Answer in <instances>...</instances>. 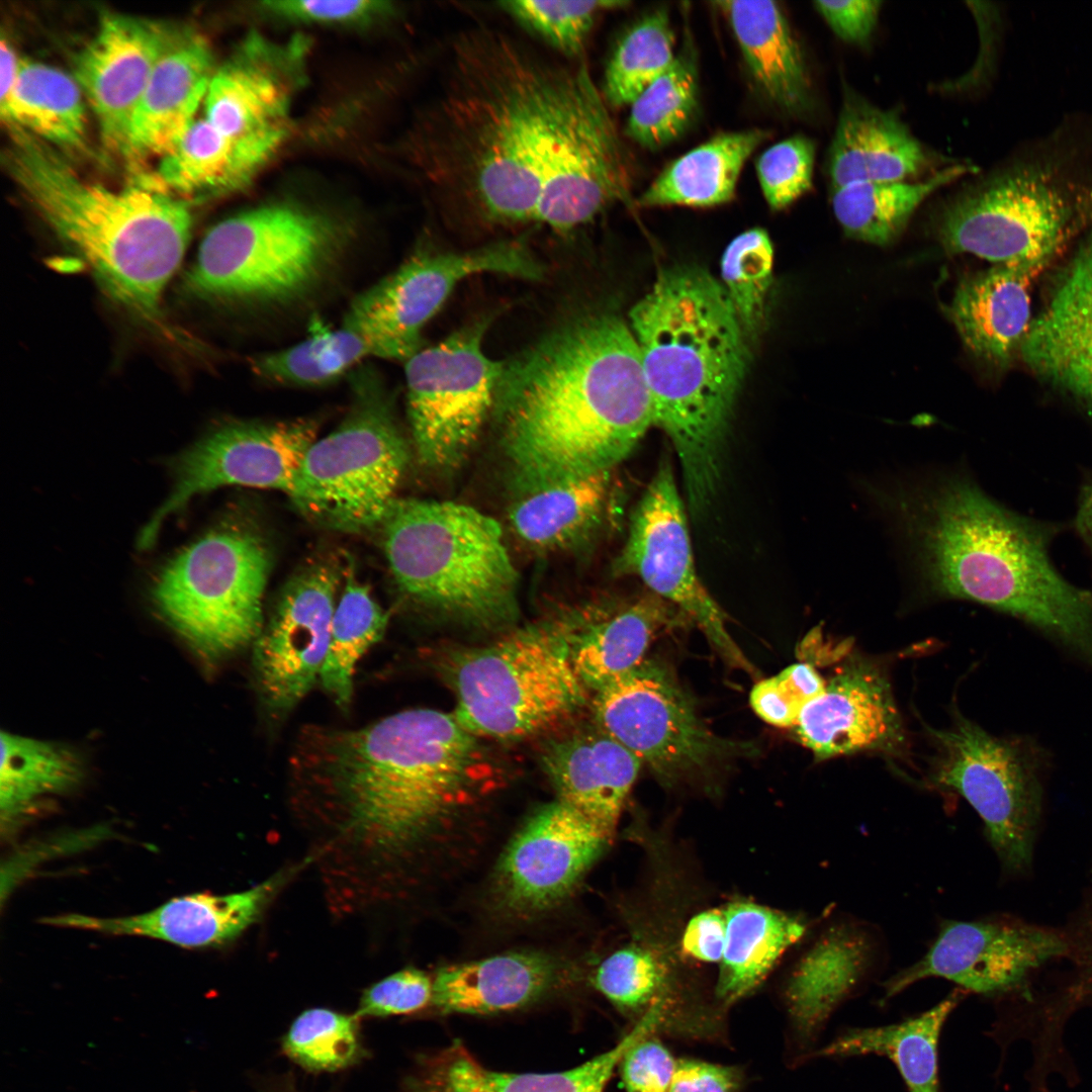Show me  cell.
<instances>
[{"mask_svg": "<svg viewBox=\"0 0 1092 1092\" xmlns=\"http://www.w3.org/2000/svg\"><path fill=\"white\" fill-rule=\"evenodd\" d=\"M424 138L431 186L490 223L581 226L631 196V161L586 64L488 27L450 42Z\"/></svg>", "mask_w": 1092, "mask_h": 1092, "instance_id": "1", "label": "cell"}, {"mask_svg": "<svg viewBox=\"0 0 1092 1092\" xmlns=\"http://www.w3.org/2000/svg\"><path fill=\"white\" fill-rule=\"evenodd\" d=\"M490 768L480 738L429 708L358 729L307 726L290 758L295 802L322 831L333 887L347 899L385 893L441 849Z\"/></svg>", "mask_w": 1092, "mask_h": 1092, "instance_id": "2", "label": "cell"}, {"mask_svg": "<svg viewBox=\"0 0 1092 1092\" xmlns=\"http://www.w3.org/2000/svg\"><path fill=\"white\" fill-rule=\"evenodd\" d=\"M492 414L523 491L609 472L654 425L630 326L608 311L566 318L503 360Z\"/></svg>", "mask_w": 1092, "mask_h": 1092, "instance_id": "3", "label": "cell"}, {"mask_svg": "<svg viewBox=\"0 0 1092 1092\" xmlns=\"http://www.w3.org/2000/svg\"><path fill=\"white\" fill-rule=\"evenodd\" d=\"M879 504L932 593L1014 616L1092 668V592L1059 573L1039 528L960 475L896 485Z\"/></svg>", "mask_w": 1092, "mask_h": 1092, "instance_id": "4", "label": "cell"}, {"mask_svg": "<svg viewBox=\"0 0 1092 1092\" xmlns=\"http://www.w3.org/2000/svg\"><path fill=\"white\" fill-rule=\"evenodd\" d=\"M654 425L676 451L689 503L712 496L730 417L749 360L746 335L722 285L706 269L662 270L630 311Z\"/></svg>", "mask_w": 1092, "mask_h": 1092, "instance_id": "5", "label": "cell"}, {"mask_svg": "<svg viewBox=\"0 0 1092 1092\" xmlns=\"http://www.w3.org/2000/svg\"><path fill=\"white\" fill-rule=\"evenodd\" d=\"M10 177L54 233L119 304L151 324L187 247V204L149 186L112 189L81 178L49 146L15 129Z\"/></svg>", "mask_w": 1092, "mask_h": 1092, "instance_id": "6", "label": "cell"}, {"mask_svg": "<svg viewBox=\"0 0 1092 1092\" xmlns=\"http://www.w3.org/2000/svg\"><path fill=\"white\" fill-rule=\"evenodd\" d=\"M354 235L347 219L328 210L263 203L207 232L183 287L196 299L251 311L297 307L333 281Z\"/></svg>", "mask_w": 1092, "mask_h": 1092, "instance_id": "7", "label": "cell"}, {"mask_svg": "<svg viewBox=\"0 0 1092 1092\" xmlns=\"http://www.w3.org/2000/svg\"><path fill=\"white\" fill-rule=\"evenodd\" d=\"M398 588L462 623L496 628L518 615V571L500 525L463 504L395 499L380 525Z\"/></svg>", "mask_w": 1092, "mask_h": 1092, "instance_id": "8", "label": "cell"}, {"mask_svg": "<svg viewBox=\"0 0 1092 1092\" xmlns=\"http://www.w3.org/2000/svg\"><path fill=\"white\" fill-rule=\"evenodd\" d=\"M1063 161L1028 156L959 194L941 216L945 250L1037 275L1092 210V183Z\"/></svg>", "mask_w": 1092, "mask_h": 1092, "instance_id": "9", "label": "cell"}, {"mask_svg": "<svg viewBox=\"0 0 1092 1092\" xmlns=\"http://www.w3.org/2000/svg\"><path fill=\"white\" fill-rule=\"evenodd\" d=\"M436 663L455 695L454 716L480 739L542 733L581 709L589 692L558 626L527 627L482 646L455 647Z\"/></svg>", "mask_w": 1092, "mask_h": 1092, "instance_id": "10", "label": "cell"}, {"mask_svg": "<svg viewBox=\"0 0 1092 1092\" xmlns=\"http://www.w3.org/2000/svg\"><path fill=\"white\" fill-rule=\"evenodd\" d=\"M349 380L351 408L335 430L309 447L290 497L325 526L362 532L383 522L408 455L380 372L359 365Z\"/></svg>", "mask_w": 1092, "mask_h": 1092, "instance_id": "11", "label": "cell"}, {"mask_svg": "<svg viewBox=\"0 0 1092 1092\" xmlns=\"http://www.w3.org/2000/svg\"><path fill=\"white\" fill-rule=\"evenodd\" d=\"M267 544L242 527L205 534L158 575L153 598L167 623L207 665L253 644L264 625Z\"/></svg>", "mask_w": 1092, "mask_h": 1092, "instance_id": "12", "label": "cell"}, {"mask_svg": "<svg viewBox=\"0 0 1092 1092\" xmlns=\"http://www.w3.org/2000/svg\"><path fill=\"white\" fill-rule=\"evenodd\" d=\"M934 736L940 751L934 784L976 810L1006 872L1026 873L1042 814V750L1029 738L997 737L965 718Z\"/></svg>", "mask_w": 1092, "mask_h": 1092, "instance_id": "13", "label": "cell"}, {"mask_svg": "<svg viewBox=\"0 0 1092 1092\" xmlns=\"http://www.w3.org/2000/svg\"><path fill=\"white\" fill-rule=\"evenodd\" d=\"M545 268L525 241L502 240L461 252H424L357 294L341 325L367 340L374 357L406 362L426 324L454 287L479 273L539 280Z\"/></svg>", "mask_w": 1092, "mask_h": 1092, "instance_id": "14", "label": "cell"}, {"mask_svg": "<svg viewBox=\"0 0 1092 1092\" xmlns=\"http://www.w3.org/2000/svg\"><path fill=\"white\" fill-rule=\"evenodd\" d=\"M595 723L664 783L704 774L743 745L715 734L670 669L645 658L596 690Z\"/></svg>", "mask_w": 1092, "mask_h": 1092, "instance_id": "15", "label": "cell"}, {"mask_svg": "<svg viewBox=\"0 0 1092 1092\" xmlns=\"http://www.w3.org/2000/svg\"><path fill=\"white\" fill-rule=\"evenodd\" d=\"M484 316L405 364L406 411L419 460L431 469L458 466L492 414L503 360L482 350Z\"/></svg>", "mask_w": 1092, "mask_h": 1092, "instance_id": "16", "label": "cell"}, {"mask_svg": "<svg viewBox=\"0 0 1092 1092\" xmlns=\"http://www.w3.org/2000/svg\"><path fill=\"white\" fill-rule=\"evenodd\" d=\"M614 570L638 576L655 596L693 620L729 665L754 672L729 634L723 610L697 574L685 508L669 462L660 463L635 508Z\"/></svg>", "mask_w": 1092, "mask_h": 1092, "instance_id": "17", "label": "cell"}, {"mask_svg": "<svg viewBox=\"0 0 1092 1092\" xmlns=\"http://www.w3.org/2000/svg\"><path fill=\"white\" fill-rule=\"evenodd\" d=\"M316 432L311 420L232 422L212 431L177 461L173 491L143 529L140 547H150L167 516L199 493L241 485L291 496Z\"/></svg>", "mask_w": 1092, "mask_h": 1092, "instance_id": "18", "label": "cell"}, {"mask_svg": "<svg viewBox=\"0 0 1092 1092\" xmlns=\"http://www.w3.org/2000/svg\"><path fill=\"white\" fill-rule=\"evenodd\" d=\"M308 41L279 42L251 32L213 72L204 118L221 134L267 162L290 129L291 106L305 81Z\"/></svg>", "mask_w": 1092, "mask_h": 1092, "instance_id": "19", "label": "cell"}, {"mask_svg": "<svg viewBox=\"0 0 1092 1092\" xmlns=\"http://www.w3.org/2000/svg\"><path fill=\"white\" fill-rule=\"evenodd\" d=\"M1062 930L999 916L944 922L916 964L885 983L892 997L927 978H943L964 991L994 995L1022 987L1044 965L1065 959Z\"/></svg>", "mask_w": 1092, "mask_h": 1092, "instance_id": "20", "label": "cell"}, {"mask_svg": "<svg viewBox=\"0 0 1092 1092\" xmlns=\"http://www.w3.org/2000/svg\"><path fill=\"white\" fill-rule=\"evenodd\" d=\"M611 838L558 800L542 806L502 853L490 888L494 906L518 919L556 908L572 894Z\"/></svg>", "mask_w": 1092, "mask_h": 1092, "instance_id": "21", "label": "cell"}, {"mask_svg": "<svg viewBox=\"0 0 1092 1092\" xmlns=\"http://www.w3.org/2000/svg\"><path fill=\"white\" fill-rule=\"evenodd\" d=\"M342 573L332 559L302 568L284 586L253 643L257 687L273 716L290 712L320 678Z\"/></svg>", "mask_w": 1092, "mask_h": 1092, "instance_id": "22", "label": "cell"}, {"mask_svg": "<svg viewBox=\"0 0 1092 1092\" xmlns=\"http://www.w3.org/2000/svg\"><path fill=\"white\" fill-rule=\"evenodd\" d=\"M176 33L141 17L106 14L75 58V80L98 120L104 143L128 155L136 105Z\"/></svg>", "mask_w": 1092, "mask_h": 1092, "instance_id": "23", "label": "cell"}, {"mask_svg": "<svg viewBox=\"0 0 1092 1092\" xmlns=\"http://www.w3.org/2000/svg\"><path fill=\"white\" fill-rule=\"evenodd\" d=\"M818 760L862 751L897 752L904 741L888 678L867 660L852 659L826 682L794 727Z\"/></svg>", "mask_w": 1092, "mask_h": 1092, "instance_id": "24", "label": "cell"}, {"mask_svg": "<svg viewBox=\"0 0 1092 1092\" xmlns=\"http://www.w3.org/2000/svg\"><path fill=\"white\" fill-rule=\"evenodd\" d=\"M1019 352L1036 375L1092 412V228L1058 274Z\"/></svg>", "mask_w": 1092, "mask_h": 1092, "instance_id": "25", "label": "cell"}, {"mask_svg": "<svg viewBox=\"0 0 1092 1092\" xmlns=\"http://www.w3.org/2000/svg\"><path fill=\"white\" fill-rule=\"evenodd\" d=\"M286 879L277 874L246 891L174 898L152 911L123 917L66 914L42 919L49 925L111 935L145 936L186 948L225 944L254 924Z\"/></svg>", "mask_w": 1092, "mask_h": 1092, "instance_id": "26", "label": "cell"}, {"mask_svg": "<svg viewBox=\"0 0 1092 1092\" xmlns=\"http://www.w3.org/2000/svg\"><path fill=\"white\" fill-rule=\"evenodd\" d=\"M660 1020L648 1013L612 1049L563 1072L507 1073L482 1066L460 1040L422 1057L405 1092H604L626 1051L640 1038L659 1034Z\"/></svg>", "mask_w": 1092, "mask_h": 1092, "instance_id": "27", "label": "cell"}, {"mask_svg": "<svg viewBox=\"0 0 1092 1092\" xmlns=\"http://www.w3.org/2000/svg\"><path fill=\"white\" fill-rule=\"evenodd\" d=\"M540 758L557 800L612 837L642 766L637 756L595 723L549 739Z\"/></svg>", "mask_w": 1092, "mask_h": 1092, "instance_id": "28", "label": "cell"}, {"mask_svg": "<svg viewBox=\"0 0 1092 1092\" xmlns=\"http://www.w3.org/2000/svg\"><path fill=\"white\" fill-rule=\"evenodd\" d=\"M208 42L199 34H176L158 61L134 110L128 156H164L182 141L213 75Z\"/></svg>", "mask_w": 1092, "mask_h": 1092, "instance_id": "29", "label": "cell"}, {"mask_svg": "<svg viewBox=\"0 0 1092 1092\" xmlns=\"http://www.w3.org/2000/svg\"><path fill=\"white\" fill-rule=\"evenodd\" d=\"M929 162L921 143L896 113L844 91L827 159L832 190L856 183L908 181Z\"/></svg>", "mask_w": 1092, "mask_h": 1092, "instance_id": "30", "label": "cell"}, {"mask_svg": "<svg viewBox=\"0 0 1092 1092\" xmlns=\"http://www.w3.org/2000/svg\"><path fill=\"white\" fill-rule=\"evenodd\" d=\"M563 970L540 952H510L440 969L431 1004L441 1013L487 1015L537 1003L563 982Z\"/></svg>", "mask_w": 1092, "mask_h": 1092, "instance_id": "31", "label": "cell"}, {"mask_svg": "<svg viewBox=\"0 0 1092 1092\" xmlns=\"http://www.w3.org/2000/svg\"><path fill=\"white\" fill-rule=\"evenodd\" d=\"M877 941L857 922L829 926L793 972L786 1000L795 1030L810 1039L876 963Z\"/></svg>", "mask_w": 1092, "mask_h": 1092, "instance_id": "32", "label": "cell"}, {"mask_svg": "<svg viewBox=\"0 0 1092 1092\" xmlns=\"http://www.w3.org/2000/svg\"><path fill=\"white\" fill-rule=\"evenodd\" d=\"M746 68L761 95L791 115L807 113L812 87L805 58L786 14L775 1H718Z\"/></svg>", "mask_w": 1092, "mask_h": 1092, "instance_id": "33", "label": "cell"}, {"mask_svg": "<svg viewBox=\"0 0 1092 1092\" xmlns=\"http://www.w3.org/2000/svg\"><path fill=\"white\" fill-rule=\"evenodd\" d=\"M1028 271L995 265L964 279L949 315L968 350L993 364L1007 363L1020 349L1031 323Z\"/></svg>", "mask_w": 1092, "mask_h": 1092, "instance_id": "34", "label": "cell"}, {"mask_svg": "<svg viewBox=\"0 0 1092 1092\" xmlns=\"http://www.w3.org/2000/svg\"><path fill=\"white\" fill-rule=\"evenodd\" d=\"M670 604L657 596L596 611L579 624L558 628L574 669L595 692L645 659L657 634L674 623Z\"/></svg>", "mask_w": 1092, "mask_h": 1092, "instance_id": "35", "label": "cell"}, {"mask_svg": "<svg viewBox=\"0 0 1092 1092\" xmlns=\"http://www.w3.org/2000/svg\"><path fill=\"white\" fill-rule=\"evenodd\" d=\"M767 138L760 128L718 133L669 163L636 202L643 207L729 202L746 161Z\"/></svg>", "mask_w": 1092, "mask_h": 1092, "instance_id": "36", "label": "cell"}, {"mask_svg": "<svg viewBox=\"0 0 1092 1092\" xmlns=\"http://www.w3.org/2000/svg\"><path fill=\"white\" fill-rule=\"evenodd\" d=\"M610 471L523 491L511 507L516 536L541 551L573 547L595 532L607 508Z\"/></svg>", "mask_w": 1092, "mask_h": 1092, "instance_id": "37", "label": "cell"}, {"mask_svg": "<svg viewBox=\"0 0 1092 1092\" xmlns=\"http://www.w3.org/2000/svg\"><path fill=\"white\" fill-rule=\"evenodd\" d=\"M723 910L726 942L716 996L728 1005L765 979L783 953L804 935L806 925L796 916L749 901H734Z\"/></svg>", "mask_w": 1092, "mask_h": 1092, "instance_id": "38", "label": "cell"}, {"mask_svg": "<svg viewBox=\"0 0 1092 1092\" xmlns=\"http://www.w3.org/2000/svg\"><path fill=\"white\" fill-rule=\"evenodd\" d=\"M963 992L958 989L929 1010L898 1023L848 1029L816 1055L885 1056L896 1065L909 1092H938L939 1036Z\"/></svg>", "mask_w": 1092, "mask_h": 1092, "instance_id": "39", "label": "cell"}, {"mask_svg": "<svg viewBox=\"0 0 1092 1092\" xmlns=\"http://www.w3.org/2000/svg\"><path fill=\"white\" fill-rule=\"evenodd\" d=\"M82 96L75 78L52 66L21 60L11 90L0 100L1 115L14 129L67 149H81L87 131Z\"/></svg>", "mask_w": 1092, "mask_h": 1092, "instance_id": "40", "label": "cell"}, {"mask_svg": "<svg viewBox=\"0 0 1092 1092\" xmlns=\"http://www.w3.org/2000/svg\"><path fill=\"white\" fill-rule=\"evenodd\" d=\"M971 170L970 166L956 164L915 182L846 185L831 190L833 213L848 237L886 246L902 234L914 211L927 197Z\"/></svg>", "mask_w": 1092, "mask_h": 1092, "instance_id": "41", "label": "cell"}, {"mask_svg": "<svg viewBox=\"0 0 1092 1092\" xmlns=\"http://www.w3.org/2000/svg\"><path fill=\"white\" fill-rule=\"evenodd\" d=\"M266 163L201 118L161 158L157 179L178 193H223L242 188Z\"/></svg>", "mask_w": 1092, "mask_h": 1092, "instance_id": "42", "label": "cell"}, {"mask_svg": "<svg viewBox=\"0 0 1092 1092\" xmlns=\"http://www.w3.org/2000/svg\"><path fill=\"white\" fill-rule=\"evenodd\" d=\"M81 778L80 759L64 745L2 732V828L12 830L36 802L71 790Z\"/></svg>", "mask_w": 1092, "mask_h": 1092, "instance_id": "43", "label": "cell"}, {"mask_svg": "<svg viewBox=\"0 0 1092 1092\" xmlns=\"http://www.w3.org/2000/svg\"><path fill=\"white\" fill-rule=\"evenodd\" d=\"M387 624L388 614L372 598L369 587L347 572L318 678L340 708L346 710L351 704L356 664L383 637Z\"/></svg>", "mask_w": 1092, "mask_h": 1092, "instance_id": "44", "label": "cell"}, {"mask_svg": "<svg viewBox=\"0 0 1092 1092\" xmlns=\"http://www.w3.org/2000/svg\"><path fill=\"white\" fill-rule=\"evenodd\" d=\"M367 357H374L367 340L341 325L337 329L315 328L295 345L254 357L251 366L268 381L315 386L353 371Z\"/></svg>", "mask_w": 1092, "mask_h": 1092, "instance_id": "45", "label": "cell"}, {"mask_svg": "<svg viewBox=\"0 0 1092 1092\" xmlns=\"http://www.w3.org/2000/svg\"><path fill=\"white\" fill-rule=\"evenodd\" d=\"M695 57L688 48L670 68L630 105L625 133L643 148L656 150L678 139L699 106Z\"/></svg>", "mask_w": 1092, "mask_h": 1092, "instance_id": "46", "label": "cell"}, {"mask_svg": "<svg viewBox=\"0 0 1092 1092\" xmlns=\"http://www.w3.org/2000/svg\"><path fill=\"white\" fill-rule=\"evenodd\" d=\"M674 33L667 10L655 9L640 17L623 34L611 56L602 93L613 106L633 101L672 65Z\"/></svg>", "mask_w": 1092, "mask_h": 1092, "instance_id": "47", "label": "cell"}, {"mask_svg": "<svg viewBox=\"0 0 1092 1092\" xmlns=\"http://www.w3.org/2000/svg\"><path fill=\"white\" fill-rule=\"evenodd\" d=\"M772 263L771 241L759 228L735 237L722 256V285L746 337L757 335L763 325Z\"/></svg>", "mask_w": 1092, "mask_h": 1092, "instance_id": "48", "label": "cell"}, {"mask_svg": "<svg viewBox=\"0 0 1092 1092\" xmlns=\"http://www.w3.org/2000/svg\"><path fill=\"white\" fill-rule=\"evenodd\" d=\"M288 1057L301 1067L334 1072L354 1065L363 1055L356 1016L311 1008L295 1018L283 1038Z\"/></svg>", "mask_w": 1092, "mask_h": 1092, "instance_id": "49", "label": "cell"}, {"mask_svg": "<svg viewBox=\"0 0 1092 1092\" xmlns=\"http://www.w3.org/2000/svg\"><path fill=\"white\" fill-rule=\"evenodd\" d=\"M626 1H499L497 8L566 58L579 57L598 15Z\"/></svg>", "mask_w": 1092, "mask_h": 1092, "instance_id": "50", "label": "cell"}, {"mask_svg": "<svg viewBox=\"0 0 1092 1092\" xmlns=\"http://www.w3.org/2000/svg\"><path fill=\"white\" fill-rule=\"evenodd\" d=\"M814 161L815 145L801 134L783 140L761 153L755 169L771 209H784L810 190Z\"/></svg>", "mask_w": 1092, "mask_h": 1092, "instance_id": "51", "label": "cell"}, {"mask_svg": "<svg viewBox=\"0 0 1092 1092\" xmlns=\"http://www.w3.org/2000/svg\"><path fill=\"white\" fill-rule=\"evenodd\" d=\"M825 685L810 663L792 664L754 685L750 705L766 723L794 728L805 707L824 692Z\"/></svg>", "mask_w": 1092, "mask_h": 1092, "instance_id": "52", "label": "cell"}, {"mask_svg": "<svg viewBox=\"0 0 1092 1092\" xmlns=\"http://www.w3.org/2000/svg\"><path fill=\"white\" fill-rule=\"evenodd\" d=\"M433 980L423 971L405 968L367 988L357 1016L385 1017L417 1012L432 1001Z\"/></svg>", "mask_w": 1092, "mask_h": 1092, "instance_id": "53", "label": "cell"}, {"mask_svg": "<svg viewBox=\"0 0 1092 1092\" xmlns=\"http://www.w3.org/2000/svg\"><path fill=\"white\" fill-rule=\"evenodd\" d=\"M261 8L286 20L323 25L363 24L393 9L389 2L372 0H275L263 2Z\"/></svg>", "mask_w": 1092, "mask_h": 1092, "instance_id": "54", "label": "cell"}, {"mask_svg": "<svg viewBox=\"0 0 1092 1092\" xmlns=\"http://www.w3.org/2000/svg\"><path fill=\"white\" fill-rule=\"evenodd\" d=\"M676 1061L657 1034L640 1038L619 1064L625 1092H668Z\"/></svg>", "mask_w": 1092, "mask_h": 1092, "instance_id": "55", "label": "cell"}, {"mask_svg": "<svg viewBox=\"0 0 1092 1092\" xmlns=\"http://www.w3.org/2000/svg\"><path fill=\"white\" fill-rule=\"evenodd\" d=\"M876 0L815 1V10L842 40L864 44L875 30L882 6Z\"/></svg>", "mask_w": 1092, "mask_h": 1092, "instance_id": "56", "label": "cell"}, {"mask_svg": "<svg viewBox=\"0 0 1092 1092\" xmlns=\"http://www.w3.org/2000/svg\"><path fill=\"white\" fill-rule=\"evenodd\" d=\"M743 1075L735 1066L680 1059L668 1092H738Z\"/></svg>", "mask_w": 1092, "mask_h": 1092, "instance_id": "57", "label": "cell"}, {"mask_svg": "<svg viewBox=\"0 0 1092 1092\" xmlns=\"http://www.w3.org/2000/svg\"><path fill=\"white\" fill-rule=\"evenodd\" d=\"M725 942L726 918L723 909H709L695 915L682 934L684 950L707 963L721 962Z\"/></svg>", "mask_w": 1092, "mask_h": 1092, "instance_id": "58", "label": "cell"}, {"mask_svg": "<svg viewBox=\"0 0 1092 1092\" xmlns=\"http://www.w3.org/2000/svg\"><path fill=\"white\" fill-rule=\"evenodd\" d=\"M1062 932L1067 947L1065 959L1075 968L1083 988L1092 992V886Z\"/></svg>", "mask_w": 1092, "mask_h": 1092, "instance_id": "59", "label": "cell"}, {"mask_svg": "<svg viewBox=\"0 0 1092 1092\" xmlns=\"http://www.w3.org/2000/svg\"><path fill=\"white\" fill-rule=\"evenodd\" d=\"M0 51H1V54H0V56H1L0 57L1 58V82H0L1 95H0V97L1 98L0 99H3V98H5L7 96V94L11 90V88H12V86H13L16 78H17L19 68H20V64H21V60L18 59V57H17L13 47L11 46V43L9 41H7L6 39H4V38L1 39V50Z\"/></svg>", "mask_w": 1092, "mask_h": 1092, "instance_id": "60", "label": "cell"}, {"mask_svg": "<svg viewBox=\"0 0 1092 1092\" xmlns=\"http://www.w3.org/2000/svg\"><path fill=\"white\" fill-rule=\"evenodd\" d=\"M1076 529L1092 552V480L1083 487L1080 494Z\"/></svg>", "mask_w": 1092, "mask_h": 1092, "instance_id": "61", "label": "cell"}]
</instances>
